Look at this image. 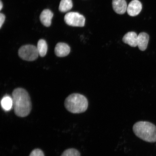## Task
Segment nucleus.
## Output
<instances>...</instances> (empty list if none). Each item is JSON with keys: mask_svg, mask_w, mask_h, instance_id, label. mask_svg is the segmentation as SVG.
I'll return each mask as SVG.
<instances>
[{"mask_svg": "<svg viewBox=\"0 0 156 156\" xmlns=\"http://www.w3.org/2000/svg\"><path fill=\"white\" fill-rule=\"evenodd\" d=\"M60 156H81V154L77 149L71 148L66 150Z\"/></svg>", "mask_w": 156, "mask_h": 156, "instance_id": "obj_15", "label": "nucleus"}, {"mask_svg": "<svg viewBox=\"0 0 156 156\" xmlns=\"http://www.w3.org/2000/svg\"><path fill=\"white\" fill-rule=\"evenodd\" d=\"M53 13L49 9H46L43 11L40 16L41 22L44 26L50 27L51 24V20Z\"/></svg>", "mask_w": 156, "mask_h": 156, "instance_id": "obj_11", "label": "nucleus"}, {"mask_svg": "<svg viewBox=\"0 0 156 156\" xmlns=\"http://www.w3.org/2000/svg\"><path fill=\"white\" fill-rule=\"evenodd\" d=\"M112 4L113 9L118 14H124L127 11L128 6L126 0H112Z\"/></svg>", "mask_w": 156, "mask_h": 156, "instance_id": "obj_8", "label": "nucleus"}, {"mask_svg": "<svg viewBox=\"0 0 156 156\" xmlns=\"http://www.w3.org/2000/svg\"><path fill=\"white\" fill-rule=\"evenodd\" d=\"M133 130L136 136L143 141L156 142V126L151 122L139 121L134 124Z\"/></svg>", "mask_w": 156, "mask_h": 156, "instance_id": "obj_2", "label": "nucleus"}, {"mask_svg": "<svg viewBox=\"0 0 156 156\" xmlns=\"http://www.w3.org/2000/svg\"><path fill=\"white\" fill-rule=\"evenodd\" d=\"M5 20V16L3 13H0V28H1L4 23Z\"/></svg>", "mask_w": 156, "mask_h": 156, "instance_id": "obj_17", "label": "nucleus"}, {"mask_svg": "<svg viewBox=\"0 0 156 156\" xmlns=\"http://www.w3.org/2000/svg\"><path fill=\"white\" fill-rule=\"evenodd\" d=\"M3 7V4L2 2V1L1 0V2H0V10H1L2 9Z\"/></svg>", "mask_w": 156, "mask_h": 156, "instance_id": "obj_18", "label": "nucleus"}, {"mask_svg": "<svg viewBox=\"0 0 156 156\" xmlns=\"http://www.w3.org/2000/svg\"><path fill=\"white\" fill-rule=\"evenodd\" d=\"M18 55L21 59L27 61H34L39 55L37 47L31 44L21 46L19 50Z\"/></svg>", "mask_w": 156, "mask_h": 156, "instance_id": "obj_4", "label": "nucleus"}, {"mask_svg": "<svg viewBox=\"0 0 156 156\" xmlns=\"http://www.w3.org/2000/svg\"><path fill=\"white\" fill-rule=\"evenodd\" d=\"M73 7L72 0H61L60 1L59 10L60 12H66L71 10Z\"/></svg>", "mask_w": 156, "mask_h": 156, "instance_id": "obj_14", "label": "nucleus"}, {"mask_svg": "<svg viewBox=\"0 0 156 156\" xmlns=\"http://www.w3.org/2000/svg\"><path fill=\"white\" fill-rule=\"evenodd\" d=\"M138 35L134 32H129L122 38L124 43L128 44L132 47L137 46Z\"/></svg>", "mask_w": 156, "mask_h": 156, "instance_id": "obj_9", "label": "nucleus"}, {"mask_svg": "<svg viewBox=\"0 0 156 156\" xmlns=\"http://www.w3.org/2000/svg\"><path fill=\"white\" fill-rule=\"evenodd\" d=\"M70 51L71 48L68 44L59 42L56 45L55 48V53L58 57H64L68 55Z\"/></svg>", "mask_w": 156, "mask_h": 156, "instance_id": "obj_7", "label": "nucleus"}, {"mask_svg": "<svg viewBox=\"0 0 156 156\" xmlns=\"http://www.w3.org/2000/svg\"><path fill=\"white\" fill-rule=\"evenodd\" d=\"M1 105L2 108L6 112L11 110L13 107L12 98L8 95L3 97L1 101Z\"/></svg>", "mask_w": 156, "mask_h": 156, "instance_id": "obj_12", "label": "nucleus"}, {"mask_svg": "<svg viewBox=\"0 0 156 156\" xmlns=\"http://www.w3.org/2000/svg\"><path fill=\"white\" fill-rule=\"evenodd\" d=\"M149 37L145 32L140 33L138 35L137 46L140 50L144 51L147 48Z\"/></svg>", "mask_w": 156, "mask_h": 156, "instance_id": "obj_10", "label": "nucleus"}, {"mask_svg": "<svg viewBox=\"0 0 156 156\" xmlns=\"http://www.w3.org/2000/svg\"><path fill=\"white\" fill-rule=\"evenodd\" d=\"M29 156H44V155L41 150L37 149L33 150Z\"/></svg>", "mask_w": 156, "mask_h": 156, "instance_id": "obj_16", "label": "nucleus"}, {"mask_svg": "<svg viewBox=\"0 0 156 156\" xmlns=\"http://www.w3.org/2000/svg\"><path fill=\"white\" fill-rule=\"evenodd\" d=\"M142 9V5L138 0H133L129 4L127 12L131 16H135L139 14Z\"/></svg>", "mask_w": 156, "mask_h": 156, "instance_id": "obj_6", "label": "nucleus"}, {"mask_svg": "<svg viewBox=\"0 0 156 156\" xmlns=\"http://www.w3.org/2000/svg\"><path fill=\"white\" fill-rule=\"evenodd\" d=\"M12 98L15 115L22 118L28 116L32 110V105L27 91L22 88H17L13 90Z\"/></svg>", "mask_w": 156, "mask_h": 156, "instance_id": "obj_1", "label": "nucleus"}, {"mask_svg": "<svg viewBox=\"0 0 156 156\" xmlns=\"http://www.w3.org/2000/svg\"><path fill=\"white\" fill-rule=\"evenodd\" d=\"M64 106L68 111L73 114H80L85 112L88 106L86 97L78 93H73L66 98Z\"/></svg>", "mask_w": 156, "mask_h": 156, "instance_id": "obj_3", "label": "nucleus"}, {"mask_svg": "<svg viewBox=\"0 0 156 156\" xmlns=\"http://www.w3.org/2000/svg\"><path fill=\"white\" fill-rule=\"evenodd\" d=\"M64 21L68 25L75 27L84 26L85 19L83 16L77 12H69L66 14Z\"/></svg>", "mask_w": 156, "mask_h": 156, "instance_id": "obj_5", "label": "nucleus"}, {"mask_svg": "<svg viewBox=\"0 0 156 156\" xmlns=\"http://www.w3.org/2000/svg\"><path fill=\"white\" fill-rule=\"evenodd\" d=\"M37 48L39 55L42 57H44L45 56L48 49V44L45 40L43 39H41L39 40Z\"/></svg>", "mask_w": 156, "mask_h": 156, "instance_id": "obj_13", "label": "nucleus"}]
</instances>
